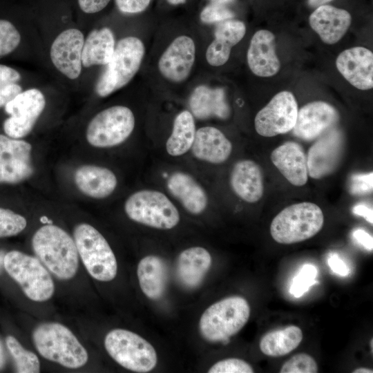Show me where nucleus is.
I'll return each mask as SVG.
<instances>
[{"mask_svg": "<svg viewBox=\"0 0 373 373\" xmlns=\"http://www.w3.org/2000/svg\"><path fill=\"white\" fill-rule=\"evenodd\" d=\"M247 59L254 75L262 77L276 75L280 69V62L276 53L274 35L267 30H258L251 39Z\"/></svg>", "mask_w": 373, "mask_h": 373, "instance_id": "19", "label": "nucleus"}, {"mask_svg": "<svg viewBox=\"0 0 373 373\" xmlns=\"http://www.w3.org/2000/svg\"><path fill=\"white\" fill-rule=\"evenodd\" d=\"M5 253L3 251H0V271H1V266L3 265V259H4V256H5Z\"/></svg>", "mask_w": 373, "mask_h": 373, "instance_id": "52", "label": "nucleus"}, {"mask_svg": "<svg viewBox=\"0 0 373 373\" xmlns=\"http://www.w3.org/2000/svg\"><path fill=\"white\" fill-rule=\"evenodd\" d=\"M6 343L14 359L17 372L38 373L40 372V362L35 353L25 349L12 336L6 337Z\"/></svg>", "mask_w": 373, "mask_h": 373, "instance_id": "33", "label": "nucleus"}, {"mask_svg": "<svg viewBox=\"0 0 373 373\" xmlns=\"http://www.w3.org/2000/svg\"><path fill=\"white\" fill-rule=\"evenodd\" d=\"M245 32V25L240 21L228 19L218 23L215 38L207 49L208 64L213 66L224 64L229 58L231 48L244 37Z\"/></svg>", "mask_w": 373, "mask_h": 373, "instance_id": "27", "label": "nucleus"}, {"mask_svg": "<svg viewBox=\"0 0 373 373\" xmlns=\"http://www.w3.org/2000/svg\"><path fill=\"white\" fill-rule=\"evenodd\" d=\"M21 75L15 69L0 64V108L22 91L17 82Z\"/></svg>", "mask_w": 373, "mask_h": 373, "instance_id": "34", "label": "nucleus"}, {"mask_svg": "<svg viewBox=\"0 0 373 373\" xmlns=\"http://www.w3.org/2000/svg\"><path fill=\"white\" fill-rule=\"evenodd\" d=\"M195 57L193 39L186 35L175 38L158 61L160 73L169 81L181 82L189 75Z\"/></svg>", "mask_w": 373, "mask_h": 373, "instance_id": "17", "label": "nucleus"}, {"mask_svg": "<svg viewBox=\"0 0 373 373\" xmlns=\"http://www.w3.org/2000/svg\"><path fill=\"white\" fill-rule=\"evenodd\" d=\"M195 124L192 113L183 111L175 117L171 135L166 142V150L173 157L186 153L192 146L195 135Z\"/></svg>", "mask_w": 373, "mask_h": 373, "instance_id": "31", "label": "nucleus"}, {"mask_svg": "<svg viewBox=\"0 0 373 373\" xmlns=\"http://www.w3.org/2000/svg\"><path fill=\"white\" fill-rule=\"evenodd\" d=\"M316 267L309 263L303 265L299 271L292 280L289 292L295 298H300L305 294L316 281Z\"/></svg>", "mask_w": 373, "mask_h": 373, "instance_id": "36", "label": "nucleus"}, {"mask_svg": "<svg viewBox=\"0 0 373 373\" xmlns=\"http://www.w3.org/2000/svg\"><path fill=\"white\" fill-rule=\"evenodd\" d=\"M84 43L83 33L70 28L61 32L52 44L50 55L53 65L70 79H77L81 73Z\"/></svg>", "mask_w": 373, "mask_h": 373, "instance_id": "16", "label": "nucleus"}, {"mask_svg": "<svg viewBox=\"0 0 373 373\" xmlns=\"http://www.w3.org/2000/svg\"><path fill=\"white\" fill-rule=\"evenodd\" d=\"M191 149L194 157L199 160L221 164L231 155L232 144L217 128L204 126L196 131Z\"/></svg>", "mask_w": 373, "mask_h": 373, "instance_id": "22", "label": "nucleus"}, {"mask_svg": "<svg viewBox=\"0 0 373 373\" xmlns=\"http://www.w3.org/2000/svg\"><path fill=\"white\" fill-rule=\"evenodd\" d=\"M318 365L314 358L305 353L293 356L286 361L280 372L281 373H316Z\"/></svg>", "mask_w": 373, "mask_h": 373, "instance_id": "38", "label": "nucleus"}, {"mask_svg": "<svg viewBox=\"0 0 373 373\" xmlns=\"http://www.w3.org/2000/svg\"><path fill=\"white\" fill-rule=\"evenodd\" d=\"M343 149V133L334 127L317 138L307 155L309 176L321 179L332 174L341 161Z\"/></svg>", "mask_w": 373, "mask_h": 373, "instance_id": "14", "label": "nucleus"}, {"mask_svg": "<svg viewBox=\"0 0 373 373\" xmlns=\"http://www.w3.org/2000/svg\"><path fill=\"white\" fill-rule=\"evenodd\" d=\"M167 1L173 5H178L180 3H184L186 0H167Z\"/></svg>", "mask_w": 373, "mask_h": 373, "instance_id": "51", "label": "nucleus"}, {"mask_svg": "<svg viewBox=\"0 0 373 373\" xmlns=\"http://www.w3.org/2000/svg\"><path fill=\"white\" fill-rule=\"evenodd\" d=\"M351 21L352 17L347 10L326 4L316 8L309 18L311 28L327 44L339 41Z\"/></svg>", "mask_w": 373, "mask_h": 373, "instance_id": "20", "label": "nucleus"}, {"mask_svg": "<svg viewBox=\"0 0 373 373\" xmlns=\"http://www.w3.org/2000/svg\"><path fill=\"white\" fill-rule=\"evenodd\" d=\"M124 211L131 220L157 229H171L180 220V213L170 199L153 189L131 194L124 203Z\"/></svg>", "mask_w": 373, "mask_h": 373, "instance_id": "8", "label": "nucleus"}, {"mask_svg": "<svg viewBox=\"0 0 373 373\" xmlns=\"http://www.w3.org/2000/svg\"><path fill=\"white\" fill-rule=\"evenodd\" d=\"M20 41L21 35L15 25L8 20L0 19V56L13 52Z\"/></svg>", "mask_w": 373, "mask_h": 373, "instance_id": "37", "label": "nucleus"}, {"mask_svg": "<svg viewBox=\"0 0 373 373\" xmlns=\"http://www.w3.org/2000/svg\"><path fill=\"white\" fill-rule=\"evenodd\" d=\"M3 267L29 299L44 302L53 296V280L37 258L12 250L5 254Z\"/></svg>", "mask_w": 373, "mask_h": 373, "instance_id": "7", "label": "nucleus"}, {"mask_svg": "<svg viewBox=\"0 0 373 373\" xmlns=\"http://www.w3.org/2000/svg\"><path fill=\"white\" fill-rule=\"evenodd\" d=\"M324 216L315 203L303 202L285 207L273 219L270 233L280 243L289 245L306 240L323 227Z\"/></svg>", "mask_w": 373, "mask_h": 373, "instance_id": "4", "label": "nucleus"}, {"mask_svg": "<svg viewBox=\"0 0 373 373\" xmlns=\"http://www.w3.org/2000/svg\"><path fill=\"white\" fill-rule=\"evenodd\" d=\"M298 104L289 91H281L260 110L254 119L256 132L263 137H274L294 128L297 119Z\"/></svg>", "mask_w": 373, "mask_h": 373, "instance_id": "12", "label": "nucleus"}, {"mask_svg": "<svg viewBox=\"0 0 373 373\" xmlns=\"http://www.w3.org/2000/svg\"><path fill=\"white\" fill-rule=\"evenodd\" d=\"M115 38L108 28L94 30L84 41L82 63L84 67L106 65L111 59L115 50Z\"/></svg>", "mask_w": 373, "mask_h": 373, "instance_id": "30", "label": "nucleus"}, {"mask_svg": "<svg viewBox=\"0 0 373 373\" xmlns=\"http://www.w3.org/2000/svg\"><path fill=\"white\" fill-rule=\"evenodd\" d=\"M32 336L37 352L48 361L70 369L79 368L88 361L85 347L74 334L61 323H41L35 328Z\"/></svg>", "mask_w": 373, "mask_h": 373, "instance_id": "2", "label": "nucleus"}, {"mask_svg": "<svg viewBox=\"0 0 373 373\" xmlns=\"http://www.w3.org/2000/svg\"><path fill=\"white\" fill-rule=\"evenodd\" d=\"M74 182L82 193L95 199L109 196L117 185V177L111 169L93 164L78 167L74 173Z\"/></svg>", "mask_w": 373, "mask_h": 373, "instance_id": "23", "label": "nucleus"}, {"mask_svg": "<svg viewBox=\"0 0 373 373\" xmlns=\"http://www.w3.org/2000/svg\"><path fill=\"white\" fill-rule=\"evenodd\" d=\"M151 0H115L118 9L124 13L135 14L144 11Z\"/></svg>", "mask_w": 373, "mask_h": 373, "instance_id": "42", "label": "nucleus"}, {"mask_svg": "<svg viewBox=\"0 0 373 373\" xmlns=\"http://www.w3.org/2000/svg\"><path fill=\"white\" fill-rule=\"evenodd\" d=\"M209 373H253L254 369L246 361L236 358L223 359L213 365Z\"/></svg>", "mask_w": 373, "mask_h": 373, "instance_id": "39", "label": "nucleus"}, {"mask_svg": "<svg viewBox=\"0 0 373 373\" xmlns=\"http://www.w3.org/2000/svg\"><path fill=\"white\" fill-rule=\"evenodd\" d=\"M139 285L144 294L151 300L160 299L164 294L168 280V269L164 260L149 255L140 260L137 267Z\"/></svg>", "mask_w": 373, "mask_h": 373, "instance_id": "29", "label": "nucleus"}, {"mask_svg": "<svg viewBox=\"0 0 373 373\" xmlns=\"http://www.w3.org/2000/svg\"><path fill=\"white\" fill-rule=\"evenodd\" d=\"M249 316L250 307L245 298H224L203 312L199 322L200 333L207 341L227 343L245 325Z\"/></svg>", "mask_w": 373, "mask_h": 373, "instance_id": "3", "label": "nucleus"}, {"mask_svg": "<svg viewBox=\"0 0 373 373\" xmlns=\"http://www.w3.org/2000/svg\"><path fill=\"white\" fill-rule=\"evenodd\" d=\"M210 253L204 247H193L182 251L176 262V276L180 284L189 289L198 287L211 265Z\"/></svg>", "mask_w": 373, "mask_h": 373, "instance_id": "25", "label": "nucleus"}, {"mask_svg": "<svg viewBox=\"0 0 373 373\" xmlns=\"http://www.w3.org/2000/svg\"><path fill=\"white\" fill-rule=\"evenodd\" d=\"M74 241L81 260L91 277L102 282L113 280L117 273L115 256L106 238L92 225L77 224Z\"/></svg>", "mask_w": 373, "mask_h": 373, "instance_id": "5", "label": "nucleus"}, {"mask_svg": "<svg viewBox=\"0 0 373 373\" xmlns=\"http://www.w3.org/2000/svg\"><path fill=\"white\" fill-rule=\"evenodd\" d=\"M353 237L367 251L373 249V238L372 236L363 229H358L353 232Z\"/></svg>", "mask_w": 373, "mask_h": 373, "instance_id": "45", "label": "nucleus"}, {"mask_svg": "<svg viewBox=\"0 0 373 373\" xmlns=\"http://www.w3.org/2000/svg\"><path fill=\"white\" fill-rule=\"evenodd\" d=\"M169 192L193 215H200L208 204V197L202 186L189 174L182 171L171 173L166 181Z\"/></svg>", "mask_w": 373, "mask_h": 373, "instance_id": "24", "label": "nucleus"}, {"mask_svg": "<svg viewBox=\"0 0 373 373\" xmlns=\"http://www.w3.org/2000/svg\"><path fill=\"white\" fill-rule=\"evenodd\" d=\"M144 55V46L139 38L131 36L120 39L96 84V93L106 97L126 86L138 71Z\"/></svg>", "mask_w": 373, "mask_h": 373, "instance_id": "6", "label": "nucleus"}, {"mask_svg": "<svg viewBox=\"0 0 373 373\" xmlns=\"http://www.w3.org/2000/svg\"><path fill=\"white\" fill-rule=\"evenodd\" d=\"M234 17V13L225 6L211 3L207 6L200 13V19L205 23L223 21Z\"/></svg>", "mask_w": 373, "mask_h": 373, "instance_id": "40", "label": "nucleus"}, {"mask_svg": "<svg viewBox=\"0 0 373 373\" xmlns=\"http://www.w3.org/2000/svg\"><path fill=\"white\" fill-rule=\"evenodd\" d=\"M331 1L332 0H307V3L309 6L316 8L321 6L325 5Z\"/></svg>", "mask_w": 373, "mask_h": 373, "instance_id": "47", "label": "nucleus"}, {"mask_svg": "<svg viewBox=\"0 0 373 373\" xmlns=\"http://www.w3.org/2000/svg\"><path fill=\"white\" fill-rule=\"evenodd\" d=\"M189 105L193 116L199 119H225L231 113L225 91L222 88H211L204 85L196 87L190 96Z\"/></svg>", "mask_w": 373, "mask_h": 373, "instance_id": "28", "label": "nucleus"}, {"mask_svg": "<svg viewBox=\"0 0 373 373\" xmlns=\"http://www.w3.org/2000/svg\"><path fill=\"white\" fill-rule=\"evenodd\" d=\"M354 373H372L373 371L371 369L365 367H360L353 371Z\"/></svg>", "mask_w": 373, "mask_h": 373, "instance_id": "50", "label": "nucleus"}, {"mask_svg": "<svg viewBox=\"0 0 373 373\" xmlns=\"http://www.w3.org/2000/svg\"><path fill=\"white\" fill-rule=\"evenodd\" d=\"M132 111L124 106H114L98 113L90 121L86 132L88 142L94 147L110 148L121 144L135 127Z\"/></svg>", "mask_w": 373, "mask_h": 373, "instance_id": "10", "label": "nucleus"}, {"mask_svg": "<svg viewBox=\"0 0 373 373\" xmlns=\"http://www.w3.org/2000/svg\"><path fill=\"white\" fill-rule=\"evenodd\" d=\"M32 246L37 258L60 280L73 278L78 269V252L74 239L54 224L41 227L34 233Z\"/></svg>", "mask_w": 373, "mask_h": 373, "instance_id": "1", "label": "nucleus"}, {"mask_svg": "<svg viewBox=\"0 0 373 373\" xmlns=\"http://www.w3.org/2000/svg\"><path fill=\"white\" fill-rule=\"evenodd\" d=\"M46 106L43 93L37 88L21 91L4 106L9 117L3 124L6 135L21 139L32 130Z\"/></svg>", "mask_w": 373, "mask_h": 373, "instance_id": "11", "label": "nucleus"}, {"mask_svg": "<svg viewBox=\"0 0 373 373\" xmlns=\"http://www.w3.org/2000/svg\"><path fill=\"white\" fill-rule=\"evenodd\" d=\"M104 347L110 356L127 370L145 373L157 365L155 348L133 332L124 329L110 331L105 336Z\"/></svg>", "mask_w": 373, "mask_h": 373, "instance_id": "9", "label": "nucleus"}, {"mask_svg": "<svg viewBox=\"0 0 373 373\" xmlns=\"http://www.w3.org/2000/svg\"><path fill=\"white\" fill-rule=\"evenodd\" d=\"M5 364V355L3 349L0 341V370L3 367Z\"/></svg>", "mask_w": 373, "mask_h": 373, "instance_id": "48", "label": "nucleus"}, {"mask_svg": "<svg viewBox=\"0 0 373 373\" xmlns=\"http://www.w3.org/2000/svg\"><path fill=\"white\" fill-rule=\"evenodd\" d=\"M110 0H78L80 9L85 13L93 14L103 10Z\"/></svg>", "mask_w": 373, "mask_h": 373, "instance_id": "43", "label": "nucleus"}, {"mask_svg": "<svg viewBox=\"0 0 373 373\" xmlns=\"http://www.w3.org/2000/svg\"><path fill=\"white\" fill-rule=\"evenodd\" d=\"M353 213L365 218L368 222L373 223L372 209L365 204H357L353 208Z\"/></svg>", "mask_w": 373, "mask_h": 373, "instance_id": "46", "label": "nucleus"}, {"mask_svg": "<svg viewBox=\"0 0 373 373\" xmlns=\"http://www.w3.org/2000/svg\"><path fill=\"white\" fill-rule=\"evenodd\" d=\"M31 153L28 142L0 134V184H16L32 176Z\"/></svg>", "mask_w": 373, "mask_h": 373, "instance_id": "13", "label": "nucleus"}, {"mask_svg": "<svg viewBox=\"0 0 373 373\" xmlns=\"http://www.w3.org/2000/svg\"><path fill=\"white\" fill-rule=\"evenodd\" d=\"M327 263L333 272L341 276H347L350 274V269L345 262L336 254L330 255Z\"/></svg>", "mask_w": 373, "mask_h": 373, "instance_id": "44", "label": "nucleus"}, {"mask_svg": "<svg viewBox=\"0 0 373 373\" xmlns=\"http://www.w3.org/2000/svg\"><path fill=\"white\" fill-rule=\"evenodd\" d=\"M303 336L298 327L290 325L264 335L260 341V349L265 355L282 356L295 350L302 341Z\"/></svg>", "mask_w": 373, "mask_h": 373, "instance_id": "32", "label": "nucleus"}, {"mask_svg": "<svg viewBox=\"0 0 373 373\" xmlns=\"http://www.w3.org/2000/svg\"><path fill=\"white\" fill-rule=\"evenodd\" d=\"M27 226L26 219L21 215L0 207V238L15 236Z\"/></svg>", "mask_w": 373, "mask_h": 373, "instance_id": "35", "label": "nucleus"}, {"mask_svg": "<svg viewBox=\"0 0 373 373\" xmlns=\"http://www.w3.org/2000/svg\"><path fill=\"white\" fill-rule=\"evenodd\" d=\"M211 3L225 6L233 2L234 0H210Z\"/></svg>", "mask_w": 373, "mask_h": 373, "instance_id": "49", "label": "nucleus"}, {"mask_svg": "<svg viewBox=\"0 0 373 373\" xmlns=\"http://www.w3.org/2000/svg\"><path fill=\"white\" fill-rule=\"evenodd\" d=\"M270 157L274 165L291 184L301 186L307 183L309 177L307 155L299 144L285 142L273 150Z\"/></svg>", "mask_w": 373, "mask_h": 373, "instance_id": "21", "label": "nucleus"}, {"mask_svg": "<svg viewBox=\"0 0 373 373\" xmlns=\"http://www.w3.org/2000/svg\"><path fill=\"white\" fill-rule=\"evenodd\" d=\"M230 184L233 192L242 200L254 203L264 193L263 177L255 162L243 160L236 162L231 172Z\"/></svg>", "mask_w": 373, "mask_h": 373, "instance_id": "26", "label": "nucleus"}, {"mask_svg": "<svg viewBox=\"0 0 373 373\" xmlns=\"http://www.w3.org/2000/svg\"><path fill=\"white\" fill-rule=\"evenodd\" d=\"M336 66L343 77L360 90L373 87V53L369 49L356 46L346 49L336 58Z\"/></svg>", "mask_w": 373, "mask_h": 373, "instance_id": "18", "label": "nucleus"}, {"mask_svg": "<svg viewBox=\"0 0 373 373\" xmlns=\"http://www.w3.org/2000/svg\"><path fill=\"white\" fill-rule=\"evenodd\" d=\"M338 119V112L333 106L325 102L315 101L305 104L298 111L292 131L297 137L310 141L334 128Z\"/></svg>", "mask_w": 373, "mask_h": 373, "instance_id": "15", "label": "nucleus"}, {"mask_svg": "<svg viewBox=\"0 0 373 373\" xmlns=\"http://www.w3.org/2000/svg\"><path fill=\"white\" fill-rule=\"evenodd\" d=\"M373 189L372 172L356 174L352 176L349 184V191L352 195H365L372 193Z\"/></svg>", "mask_w": 373, "mask_h": 373, "instance_id": "41", "label": "nucleus"}]
</instances>
